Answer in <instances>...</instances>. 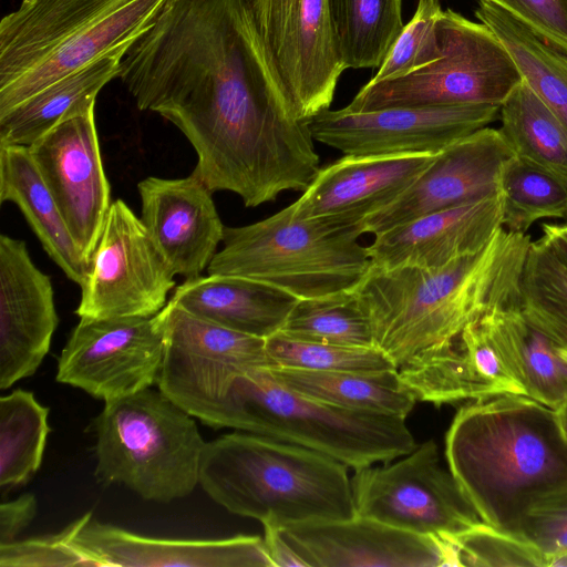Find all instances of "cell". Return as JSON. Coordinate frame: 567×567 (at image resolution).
<instances>
[{"instance_id":"obj_7","label":"cell","mask_w":567,"mask_h":567,"mask_svg":"<svg viewBox=\"0 0 567 567\" xmlns=\"http://www.w3.org/2000/svg\"><path fill=\"white\" fill-rule=\"evenodd\" d=\"M96 475L169 503L199 484L206 442L194 416L152 388L104 402L94 420Z\"/></svg>"},{"instance_id":"obj_15","label":"cell","mask_w":567,"mask_h":567,"mask_svg":"<svg viewBox=\"0 0 567 567\" xmlns=\"http://www.w3.org/2000/svg\"><path fill=\"white\" fill-rule=\"evenodd\" d=\"M28 148L90 266L112 205L95 106L63 121Z\"/></svg>"},{"instance_id":"obj_43","label":"cell","mask_w":567,"mask_h":567,"mask_svg":"<svg viewBox=\"0 0 567 567\" xmlns=\"http://www.w3.org/2000/svg\"><path fill=\"white\" fill-rule=\"evenodd\" d=\"M264 542L272 567H309L293 546L286 539L279 527L264 525Z\"/></svg>"},{"instance_id":"obj_8","label":"cell","mask_w":567,"mask_h":567,"mask_svg":"<svg viewBox=\"0 0 567 567\" xmlns=\"http://www.w3.org/2000/svg\"><path fill=\"white\" fill-rule=\"evenodd\" d=\"M437 34L442 49L437 60L404 76L368 82L346 109L501 106L523 82L508 51L485 24L447 9L440 16Z\"/></svg>"},{"instance_id":"obj_16","label":"cell","mask_w":567,"mask_h":567,"mask_svg":"<svg viewBox=\"0 0 567 567\" xmlns=\"http://www.w3.org/2000/svg\"><path fill=\"white\" fill-rule=\"evenodd\" d=\"M514 152L501 130L480 128L439 154L386 207L367 217L362 234L374 236L422 215L498 192L504 164Z\"/></svg>"},{"instance_id":"obj_34","label":"cell","mask_w":567,"mask_h":567,"mask_svg":"<svg viewBox=\"0 0 567 567\" xmlns=\"http://www.w3.org/2000/svg\"><path fill=\"white\" fill-rule=\"evenodd\" d=\"M280 332L309 341L374 346L370 320L354 291L299 299Z\"/></svg>"},{"instance_id":"obj_2","label":"cell","mask_w":567,"mask_h":567,"mask_svg":"<svg viewBox=\"0 0 567 567\" xmlns=\"http://www.w3.org/2000/svg\"><path fill=\"white\" fill-rule=\"evenodd\" d=\"M445 458L483 523L522 534L530 502L567 488V445L554 410L519 394L468 401L445 435Z\"/></svg>"},{"instance_id":"obj_18","label":"cell","mask_w":567,"mask_h":567,"mask_svg":"<svg viewBox=\"0 0 567 567\" xmlns=\"http://www.w3.org/2000/svg\"><path fill=\"white\" fill-rule=\"evenodd\" d=\"M59 317L51 279L23 240L0 236V389L35 373Z\"/></svg>"},{"instance_id":"obj_31","label":"cell","mask_w":567,"mask_h":567,"mask_svg":"<svg viewBox=\"0 0 567 567\" xmlns=\"http://www.w3.org/2000/svg\"><path fill=\"white\" fill-rule=\"evenodd\" d=\"M49 409L30 391L0 398V489L27 483L39 470L50 427Z\"/></svg>"},{"instance_id":"obj_11","label":"cell","mask_w":567,"mask_h":567,"mask_svg":"<svg viewBox=\"0 0 567 567\" xmlns=\"http://www.w3.org/2000/svg\"><path fill=\"white\" fill-rule=\"evenodd\" d=\"M174 276L141 218L117 199L91 257L75 315L95 320L154 316L166 306Z\"/></svg>"},{"instance_id":"obj_42","label":"cell","mask_w":567,"mask_h":567,"mask_svg":"<svg viewBox=\"0 0 567 567\" xmlns=\"http://www.w3.org/2000/svg\"><path fill=\"white\" fill-rule=\"evenodd\" d=\"M37 497L23 494L0 505V545L18 539L37 515Z\"/></svg>"},{"instance_id":"obj_27","label":"cell","mask_w":567,"mask_h":567,"mask_svg":"<svg viewBox=\"0 0 567 567\" xmlns=\"http://www.w3.org/2000/svg\"><path fill=\"white\" fill-rule=\"evenodd\" d=\"M475 16L508 51L523 81L567 127V49L489 1L480 0Z\"/></svg>"},{"instance_id":"obj_32","label":"cell","mask_w":567,"mask_h":567,"mask_svg":"<svg viewBox=\"0 0 567 567\" xmlns=\"http://www.w3.org/2000/svg\"><path fill=\"white\" fill-rule=\"evenodd\" d=\"M499 117L515 155L567 174V127L524 81L501 104Z\"/></svg>"},{"instance_id":"obj_6","label":"cell","mask_w":567,"mask_h":567,"mask_svg":"<svg viewBox=\"0 0 567 567\" xmlns=\"http://www.w3.org/2000/svg\"><path fill=\"white\" fill-rule=\"evenodd\" d=\"M361 235L359 228L300 218L291 204L257 223L225 227L207 271L258 280L298 299L354 291L372 267Z\"/></svg>"},{"instance_id":"obj_23","label":"cell","mask_w":567,"mask_h":567,"mask_svg":"<svg viewBox=\"0 0 567 567\" xmlns=\"http://www.w3.org/2000/svg\"><path fill=\"white\" fill-rule=\"evenodd\" d=\"M298 300L258 280L208 275L186 279L168 301L228 329L266 339L281 330Z\"/></svg>"},{"instance_id":"obj_25","label":"cell","mask_w":567,"mask_h":567,"mask_svg":"<svg viewBox=\"0 0 567 567\" xmlns=\"http://www.w3.org/2000/svg\"><path fill=\"white\" fill-rule=\"evenodd\" d=\"M131 45L55 81L0 115V145L29 147L63 121L95 106L100 91L118 78Z\"/></svg>"},{"instance_id":"obj_46","label":"cell","mask_w":567,"mask_h":567,"mask_svg":"<svg viewBox=\"0 0 567 567\" xmlns=\"http://www.w3.org/2000/svg\"><path fill=\"white\" fill-rule=\"evenodd\" d=\"M567 566V551L547 558L546 567Z\"/></svg>"},{"instance_id":"obj_24","label":"cell","mask_w":567,"mask_h":567,"mask_svg":"<svg viewBox=\"0 0 567 567\" xmlns=\"http://www.w3.org/2000/svg\"><path fill=\"white\" fill-rule=\"evenodd\" d=\"M0 200L20 208L50 258L81 287L89 262L25 146L0 145Z\"/></svg>"},{"instance_id":"obj_9","label":"cell","mask_w":567,"mask_h":567,"mask_svg":"<svg viewBox=\"0 0 567 567\" xmlns=\"http://www.w3.org/2000/svg\"><path fill=\"white\" fill-rule=\"evenodd\" d=\"M158 389L192 416L220 429L235 380L269 367L266 339L197 317L167 301Z\"/></svg>"},{"instance_id":"obj_20","label":"cell","mask_w":567,"mask_h":567,"mask_svg":"<svg viewBox=\"0 0 567 567\" xmlns=\"http://www.w3.org/2000/svg\"><path fill=\"white\" fill-rule=\"evenodd\" d=\"M137 189L140 218L172 272L202 276L224 239L213 192L195 173L175 179L150 176Z\"/></svg>"},{"instance_id":"obj_36","label":"cell","mask_w":567,"mask_h":567,"mask_svg":"<svg viewBox=\"0 0 567 567\" xmlns=\"http://www.w3.org/2000/svg\"><path fill=\"white\" fill-rule=\"evenodd\" d=\"M442 537L451 544L457 566L546 567V556L526 536L496 528L482 520L462 532Z\"/></svg>"},{"instance_id":"obj_41","label":"cell","mask_w":567,"mask_h":567,"mask_svg":"<svg viewBox=\"0 0 567 567\" xmlns=\"http://www.w3.org/2000/svg\"><path fill=\"white\" fill-rule=\"evenodd\" d=\"M567 49V0H486Z\"/></svg>"},{"instance_id":"obj_13","label":"cell","mask_w":567,"mask_h":567,"mask_svg":"<svg viewBox=\"0 0 567 567\" xmlns=\"http://www.w3.org/2000/svg\"><path fill=\"white\" fill-rule=\"evenodd\" d=\"M164 308L151 317L80 319L59 362L56 381L104 402L156 383L164 352Z\"/></svg>"},{"instance_id":"obj_40","label":"cell","mask_w":567,"mask_h":567,"mask_svg":"<svg viewBox=\"0 0 567 567\" xmlns=\"http://www.w3.org/2000/svg\"><path fill=\"white\" fill-rule=\"evenodd\" d=\"M522 535L547 558L567 551V488L535 497L526 509Z\"/></svg>"},{"instance_id":"obj_29","label":"cell","mask_w":567,"mask_h":567,"mask_svg":"<svg viewBox=\"0 0 567 567\" xmlns=\"http://www.w3.org/2000/svg\"><path fill=\"white\" fill-rule=\"evenodd\" d=\"M403 0H327L344 69L379 68L402 32Z\"/></svg>"},{"instance_id":"obj_22","label":"cell","mask_w":567,"mask_h":567,"mask_svg":"<svg viewBox=\"0 0 567 567\" xmlns=\"http://www.w3.org/2000/svg\"><path fill=\"white\" fill-rule=\"evenodd\" d=\"M75 540L100 567H272L259 536L156 538L96 522L91 516Z\"/></svg>"},{"instance_id":"obj_33","label":"cell","mask_w":567,"mask_h":567,"mask_svg":"<svg viewBox=\"0 0 567 567\" xmlns=\"http://www.w3.org/2000/svg\"><path fill=\"white\" fill-rule=\"evenodd\" d=\"M519 308L558 348L567 347V266L540 238L528 249Z\"/></svg>"},{"instance_id":"obj_45","label":"cell","mask_w":567,"mask_h":567,"mask_svg":"<svg viewBox=\"0 0 567 567\" xmlns=\"http://www.w3.org/2000/svg\"><path fill=\"white\" fill-rule=\"evenodd\" d=\"M556 426L567 445V398L554 410Z\"/></svg>"},{"instance_id":"obj_44","label":"cell","mask_w":567,"mask_h":567,"mask_svg":"<svg viewBox=\"0 0 567 567\" xmlns=\"http://www.w3.org/2000/svg\"><path fill=\"white\" fill-rule=\"evenodd\" d=\"M540 239L567 266V223L543 224Z\"/></svg>"},{"instance_id":"obj_3","label":"cell","mask_w":567,"mask_h":567,"mask_svg":"<svg viewBox=\"0 0 567 567\" xmlns=\"http://www.w3.org/2000/svg\"><path fill=\"white\" fill-rule=\"evenodd\" d=\"M347 468L320 452L237 431L206 443L199 485L228 512L282 528L353 517Z\"/></svg>"},{"instance_id":"obj_26","label":"cell","mask_w":567,"mask_h":567,"mask_svg":"<svg viewBox=\"0 0 567 567\" xmlns=\"http://www.w3.org/2000/svg\"><path fill=\"white\" fill-rule=\"evenodd\" d=\"M264 370L293 391L348 410L406 417L416 402L396 369L315 371L271 365Z\"/></svg>"},{"instance_id":"obj_12","label":"cell","mask_w":567,"mask_h":567,"mask_svg":"<svg viewBox=\"0 0 567 567\" xmlns=\"http://www.w3.org/2000/svg\"><path fill=\"white\" fill-rule=\"evenodd\" d=\"M249 6L297 117L310 122L330 107L346 70L327 0H249Z\"/></svg>"},{"instance_id":"obj_39","label":"cell","mask_w":567,"mask_h":567,"mask_svg":"<svg viewBox=\"0 0 567 567\" xmlns=\"http://www.w3.org/2000/svg\"><path fill=\"white\" fill-rule=\"evenodd\" d=\"M91 516V513L84 514L56 534L1 544L0 567H100L75 540Z\"/></svg>"},{"instance_id":"obj_4","label":"cell","mask_w":567,"mask_h":567,"mask_svg":"<svg viewBox=\"0 0 567 567\" xmlns=\"http://www.w3.org/2000/svg\"><path fill=\"white\" fill-rule=\"evenodd\" d=\"M168 0H22L0 22V115L132 45Z\"/></svg>"},{"instance_id":"obj_14","label":"cell","mask_w":567,"mask_h":567,"mask_svg":"<svg viewBox=\"0 0 567 567\" xmlns=\"http://www.w3.org/2000/svg\"><path fill=\"white\" fill-rule=\"evenodd\" d=\"M499 105L385 107L365 112L326 110L310 120L315 141L343 155L439 154L487 126Z\"/></svg>"},{"instance_id":"obj_19","label":"cell","mask_w":567,"mask_h":567,"mask_svg":"<svg viewBox=\"0 0 567 567\" xmlns=\"http://www.w3.org/2000/svg\"><path fill=\"white\" fill-rule=\"evenodd\" d=\"M435 156L343 155L319 169L308 188L292 203L295 214L336 227L360 229L367 217L404 193Z\"/></svg>"},{"instance_id":"obj_1","label":"cell","mask_w":567,"mask_h":567,"mask_svg":"<svg viewBox=\"0 0 567 567\" xmlns=\"http://www.w3.org/2000/svg\"><path fill=\"white\" fill-rule=\"evenodd\" d=\"M530 243L525 233L502 227L477 252L437 269L372 265L354 292L374 346L398 370L452 346L484 315L519 307Z\"/></svg>"},{"instance_id":"obj_37","label":"cell","mask_w":567,"mask_h":567,"mask_svg":"<svg viewBox=\"0 0 567 567\" xmlns=\"http://www.w3.org/2000/svg\"><path fill=\"white\" fill-rule=\"evenodd\" d=\"M466 372L481 399L502 394L527 395L484 316L467 324L457 339Z\"/></svg>"},{"instance_id":"obj_30","label":"cell","mask_w":567,"mask_h":567,"mask_svg":"<svg viewBox=\"0 0 567 567\" xmlns=\"http://www.w3.org/2000/svg\"><path fill=\"white\" fill-rule=\"evenodd\" d=\"M498 192L503 227L526 233L540 219H567V174L513 155L503 166Z\"/></svg>"},{"instance_id":"obj_28","label":"cell","mask_w":567,"mask_h":567,"mask_svg":"<svg viewBox=\"0 0 567 567\" xmlns=\"http://www.w3.org/2000/svg\"><path fill=\"white\" fill-rule=\"evenodd\" d=\"M527 396L555 410L567 398V363L557 346L519 307L484 315Z\"/></svg>"},{"instance_id":"obj_38","label":"cell","mask_w":567,"mask_h":567,"mask_svg":"<svg viewBox=\"0 0 567 567\" xmlns=\"http://www.w3.org/2000/svg\"><path fill=\"white\" fill-rule=\"evenodd\" d=\"M440 0H419L412 19L389 50L371 83L410 74L442 55L437 22L442 13Z\"/></svg>"},{"instance_id":"obj_21","label":"cell","mask_w":567,"mask_h":567,"mask_svg":"<svg viewBox=\"0 0 567 567\" xmlns=\"http://www.w3.org/2000/svg\"><path fill=\"white\" fill-rule=\"evenodd\" d=\"M503 227L499 192L432 212L377 236L368 252L383 269H437L481 250Z\"/></svg>"},{"instance_id":"obj_5","label":"cell","mask_w":567,"mask_h":567,"mask_svg":"<svg viewBox=\"0 0 567 567\" xmlns=\"http://www.w3.org/2000/svg\"><path fill=\"white\" fill-rule=\"evenodd\" d=\"M225 427L300 445L353 470L389 463L416 447L405 417L324 403L280 384L264 368L235 380L223 409Z\"/></svg>"},{"instance_id":"obj_17","label":"cell","mask_w":567,"mask_h":567,"mask_svg":"<svg viewBox=\"0 0 567 567\" xmlns=\"http://www.w3.org/2000/svg\"><path fill=\"white\" fill-rule=\"evenodd\" d=\"M309 567L455 566L444 538L423 536L355 514L280 528Z\"/></svg>"},{"instance_id":"obj_10","label":"cell","mask_w":567,"mask_h":567,"mask_svg":"<svg viewBox=\"0 0 567 567\" xmlns=\"http://www.w3.org/2000/svg\"><path fill=\"white\" fill-rule=\"evenodd\" d=\"M355 514L423 536L442 537L481 522L429 440L394 463L354 470Z\"/></svg>"},{"instance_id":"obj_47","label":"cell","mask_w":567,"mask_h":567,"mask_svg":"<svg viewBox=\"0 0 567 567\" xmlns=\"http://www.w3.org/2000/svg\"><path fill=\"white\" fill-rule=\"evenodd\" d=\"M559 355L563 358V360L567 363V347H557Z\"/></svg>"},{"instance_id":"obj_35","label":"cell","mask_w":567,"mask_h":567,"mask_svg":"<svg viewBox=\"0 0 567 567\" xmlns=\"http://www.w3.org/2000/svg\"><path fill=\"white\" fill-rule=\"evenodd\" d=\"M269 367L315 371L395 370L392 360L378 347H354L302 340L277 332L266 338Z\"/></svg>"}]
</instances>
